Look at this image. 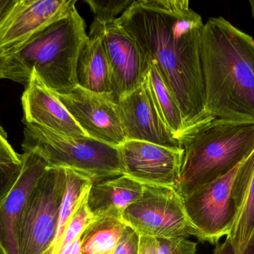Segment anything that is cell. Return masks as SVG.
<instances>
[{
    "mask_svg": "<svg viewBox=\"0 0 254 254\" xmlns=\"http://www.w3.org/2000/svg\"><path fill=\"white\" fill-rule=\"evenodd\" d=\"M196 246L185 238L140 235L139 254H195Z\"/></svg>",
    "mask_w": 254,
    "mask_h": 254,
    "instance_id": "7402d4cb",
    "label": "cell"
},
{
    "mask_svg": "<svg viewBox=\"0 0 254 254\" xmlns=\"http://www.w3.org/2000/svg\"><path fill=\"white\" fill-rule=\"evenodd\" d=\"M59 254H81V237L61 249Z\"/></svg>",
    "mask_w": 254,
    "mask_h": 254,
    "instance_id": "f546056e",
    "label": "cell"
},
{
    "mask_svg": "<svg viewBox=\"0 0 254 254\" xmlns=\"http://www.w3.org/2000/svg\"><path fill=\"white\" fill-rule=\"evenodd\" d=\"M20 155L15 152L7 141V134L0 125V165L20 164Z\"/></svg>",
    "mask_w": 254,
    "mask_h": 254,
    "instance_id": "83f0119b",
    "label": "cell"
},
{
    "mask_svg": "<svg viewBox=\"0 0 254 254\" xmlns=\"http://www.w3.org/2000/svg\"><path fill=\"white\" fill-rule=\"evenodd\" d=\"M115 22L156 67L179 104L185 131L213 119L206 109L201 63L204 24L189 1L137 0Z\"/></svg>",
    "mask_w": 254,
    "mask_h": 254,
    "instance_id": "6da1fadb",
    "label": "cell"
},
{
    "mask_svg": "<svg viewBox=\"0 0 254 254\" xmlns=\"http://www.w3.org/2000/svg\"><path fill=\"white\" fill-rule=\"evenodd\" d=\"M87 197L88 193L80 203L78 208L68 223L61 242L60 251L67 245L81 237L88 226L95 220V216L91 212L88 206Z\"/></svg>",
    "mask_w": 254,
    "mask_h": 254,
    "instance_id": "cb8c5ba5",
    "label": "cell"
},
{
    "mask_svg": "<svg viewBox=\"0 0 254 254\" xmlns=\"http://www.w3.org/2000/svg\"><path fill=\"white\" fill-rule=\"evenodd\" d=\"M87 38L86 23L75 6L11 55L30 76L35 72L50 90L67 94L78 85L77 59Z\"/></svg>",
    "mask_w": 254,
    "mask_h": 254,
    "instance_id": "277c9868",
    "label": "cell"
},
{
    "mask_svg": "<svg viewBox=\"0 0 254 254\" xmlns=\"http://www.w3.org/2000/svg\"><path fill=\"white\" fill-rule=\"evenodd\" d=\"M213 254H236L234 248L228 240L223 243H217ZM242 254H254V233Z\"/></svg>",
    "mask_w": 254,
    "mask_h": 254,
    "instance_id": "f1b7e54d",
    "label": "cell"
},
{
    "mask_svg": "<svg viewBox=\"0 0 254 254\" xmlns=\"http://www.w3.org/2000/svg\"><path fill=\"white\" fill-rule=\"evenodd\" d=\"M22 168L13 188L0 204V254H19L18 228L31 191L49 166L31 152L20 155Z\"/></svg>",
    "mask_w": 254,
    "mask_h": 254,
    "instance_id": "5bb4252c",
    "label": "cell"
},
{
    "mask_svg": "<svg viewBox=\"0 0 254 254\" xmlns=\"http://www.w3.org/2000/svg\"><path fill=\"white\" fill-rule=\"evenodd\" d=\"M76 0H13L0 18V55H13L34 35L66 16Z\"/></svg>",
    "mask_w": 254,
    "mask_h": 254,
    "instance_id": "9c48e42d",
    "label": "cell"
},
{
    "mask_svg": "<svg viewBox=\"0 0 254 254\" xmlns=\"http://www.w3.org/2000/svg\"><path fill=\"white\" fill-rule=\"evenodd\" d=\"M13 0H0V18L10 7Z\"/></svg>",
    "mask_w": 254,
    "mask_h": 254,
    "instance_id": "4dcf8cb0",
    "label": "cell"
},
{
    "mask_svg": "<svg viewBox=\"0 0 254 254\" xmlns=\"http://www.w3.org/2000/svg\"><path fill=\"white\" fill-rule=\"evenodd\" d=\"M206 109L210 117L254 124V40L222 16L201 34Z\"/></svg>",
    "mask_w": 254,
    "mask_h": 254,
    "instance_id": "7a4b0ae2",
    "label": "cell"
},
{
    "mask_svg": "<svg viewBox=\"0 0 254 254\" xmlns=\"http://www.w3.org/2000/svg\"><path fill=\"white\" fill-rule=\"evenodd\" d=\"M117 104L127 140L182 149L157 110L146 82L119 98Z\"/></svg>",
    "mask_w": 254,
    "mask_h": 254,
    "instance_id": "4fadbf2b",
    "label": "cell"
},
{
    "mask_svg": "<svg viewBox=\"0 0 254 254\" xmlns=\"http://www.w3.org/2000/svg\"><path fill=\"white\" fill-rule=\"evenodd\" d=\"M20 164L0 165V204L10 192L20 174Z\"/></svg>",
    "mask_w": 254,
    "mask_h": 254,
    "instance_id": "484cf974",
    "label": "cell"
},
{
    "mask_svg": "<svg viewBox=\"0 0 254 254\" xmlns=\"http://www.w3.org/2000/svg\"><path fill=\"white\" fill-rule=\"evenodd\" d=\"M66 169L49 167L31 191L18 228L19 254H52Z\"/></svg>",
    "mask_w": 254,
    "mask_h": 254,
    "instance_id": "52a82bcc",
    "label": "cell"
},
{
    "mask_svg": "<svg viewBox=\"0 0 254 254\" xmlns=\"http://www.w3.org/2000/svg\"><path fill=\"white\" fill-rule=\"evenodd\" d=\"M21 101L24 124L40 125L67 137H88L55 92L42 82L35 72H31Z\"/></svg>",
    "mask_w": 254,
    "mask_h": 254,
    "instance_id": "9a60e30c",
    "label": "cell"
},
{
    "mask_svg": "<svg viewBox=\"0 0 254 254\" xmlns=\"http://www.w3.org/2000/svg\"><path fill=\"white\" fill-rule=\"evenodd\" d=\"M126 225L119 216L104 215L95 218L82 235L81 254L113 252Z\"/></svg>",
    "mask_w": 254,
    "mask_h": 254,
    "instance_id": "d6986e66",
    "label": "cell"
},
{
    "mask_svg": "<svg viewBox=\"0 0 254 254\" xmlns=\"http://www.w3.org/2000/svg\"><path fill=\"white\" fill-rule=\"evenodd\" d=\"M79 86L98 93L114 92L113 76L101 36L89 37L83 43L77 64Z\"/></svg>",
    "mask_w": 254,
    "mask_h": 254,
    "instance_id": "e0dca14e",
    "label": "cell"
},
{
    "mask_svg": "<svg viewBox=\"0 0 254 254\" xmlns=\"http://www.w3.org/2000/svg\"><path fill=\"white\" fill-rule=\"evenodd\" d=\"M113 252H106V253L102 254H113Z\"/></svg>",
    "mask_w": 254,
    "mask_h": 254,
    "instance_id": "d6a6232c",
    "label": "cell"
},
{
    "mask_svg": "<svg viewBox=\"0 0 254 254\" xmlns=\"http://www.w3.org/2000/svg\"><path fill=\"white\" fill-rule=\"evenodd\" d=\"M122 218L140 236L199 238L187 214L183 197L174 188L143 184L140 198L127 207Z\"/></svg>",
    "mask_w": 254,
    "mask_h": 254,
    "instance_id": "ba28073f",
    "label": "cell"
},
{
    "mask_svg": "<svg viewBox=\"0 0 254 254\" xmlns=\"http://www.w3.org/2000/svg\"><path fill=\"white\" fill-rule=\"evenodd\" d=\"M101 36L113 76L116 101L144 82L148 61L135 40L116 22L89 34Z\"/></svg>",
    "mask_w": 254,
    "mask_h": 254,
    "instance_id": "7c38bea8",
    "label": "cell"
},
{
    "mask_svg": "<svg viewBox=\"0 0 254 254\" xmlns=\"http://www.w3.org/2000/svg\"><path fill=\"white\" fill-rule=\"evenodd\" d=\"M254 173V151L228 174L210 182L184 198L198 240L217 244L228 236L241 212Z\"/></svg>",
    "mask_w": 254,
    "mask_h": 254,
    "instance_id": "8992f818",
    "label": "cell"
},
{
    "mask_svg": "<svg viewBox=\"0 0 254 254\" xmlns=\"http://www.w3.org/2000/svg\"><path fill=\"white\" fill-rule=\"evenodd\" d=\"M143 192V184L123 175L92 183L88 192V206L96 217L104 215L122 217L130 204Z\"/></svg>",
    "mask_w": 254,
    "mask_h": 254,
    "instance_id": "2e32d148",
    "label": "cell"
},
{
    "mask_svg": "<svg viewBox=\"0 0 254 254\" xmlns=\"http://www.w3.org/2000/svg\"><path fill=\"white\" fill-rule=\"evenodd\" d=\"M119 149L125 175L142 184L167 186L177 190L183 149L138 140H126Z\"/></svg>",
    "mask_w": 254,
    "mask_h": 254,
    "instance_id": "8fae6325",
    "label": "cell"
},
{
    "mask_svg": "<svg viewBox=\"0 0 254 254\" xmlns=\"http://www.w3.org/2000/svg\"><path fill=\"white\" fill-rule=\"evenodd\" d=\"M144 82L163 121L178 140L185 131L182 111L177 101L166 86L156 67L149 61H148Z\"/></svg>",
    "mask_w": 254,
    "mask_h": 254,
    "instance_id": "ac0fdd59",
    "label": "cell"
},
{
    "mask_svg": "<svg viewBox=\"0 0 254 254\" xmlns=\"http://www.w3.org/2000/svg\"><path fill=\"white\" fill-rule=\"evenodd\" d=\"M249 3H250L251 7H252V16H253L254 19V0H251Z\"/></svg>",
    "mask_w": 254,
    "mask_h": 254,
    "instance_id": "1f68e13d",
    "label": "cell"
},
{
    "mask_svg": "<svg viewBox=\"0 0 254 254\" xmlns=\"http://www.w3.org/2000/svg\"><path fill=\"white\" fill-rule=\"evenodd\" d=\"M134 0H86L93 13V22L90 27L89 34L95 33L101 28L113 23L119 14L132 4Z\"/></svg>",
    "mask_w": 254,
    "mask_h": 254,
    "instance_id": "603a6c76",
    "label": "cell"
},
{
    "mask_svg": "<svg viewBox=\"0 0 254 254\" xmlns=\"http://www.w3.org/2000/svg\"><path fill=\"white\" fill-rule=\"evenodd\" d=\"M30 77L13 55H0V79H9L25 86Z\"/></svg>",
    "mask_w": 254,
    "mask_h": 254,
    "instance_id": "d4e9b609",
    "label": "cell"
},
{
    "mask_svg": "<svg viewBox=\"0 0 254 254\" xmlns=\"http://www.w3.org/2000/svg\"><path fill=\"white\" fill-rule=\"evenodd\" d=\"M25 125L22 151L38 155L49 167L73 170L92 183L125 174L119 147L89 137H67L40 125Z\"/></svg>",
    "mask_w": 254,
    "mask_h": 254,
    "instance_id": "5b68a950",
    "label": "cell"
},
{
    "mask_svg": "<svg viewBox=\"0 0 254 254\" xmlns=\"http://www.w3.org/2000/svg\"><path fill=\"white\" fill-rule=\"evenodd\" d=\"M66 185L60 208L58 230L52 254H59L67 226L92 184L90 179L73 170L66 169Z\"/></svg>",
    "mask_w": 254,
    "mask_h": 254,
    "instance_id": "ffe728a7",
    "label": "cell"
},
{
    "mask_svg": "<svg viewBox=\"0 0 254 254\" xmlns=\"http://www.w3.org/2000/svg\"><path fill=\"white\" fill-rule=\"evenodd\" d=\"M184 150L177 192L186 198L232 171L254 151V124L213 119L178 139Z\"/></svg>",
    "mask_w": 254,
    "mask_h": 254,
    "instance_id": "3957f363",
    "label": "cell"
},
{
    "mask_svg": "<svg viewBox=\"0 0 254 254\" xmlns=\"http://www.w3.org/2000/svg\"><path fill=\"white\" fill-rule=\"evenodd\" d=\"M254 233V173L241 212L227 240L231 243L236 254H242Z\"/></svg>",
    "mask_w": 254,
    "mask_h": 254,
    "instance_id": "44dd1931",
    "label": "cell"
},
{
    "mask_svg": "<svg viewBox=\"0 0 254 254\" xmlns=\"http://www.w3.org/2000/svg\"><path fill=\"white\" fill-rule=\"evenodd\" d=\"M55 94L88 137L115 147L126 141L113 93H98L77 85L68 93Z\"/></svg>",
    "mask_w": 254,
    "mask_h": 254,
    "instance_id": "30bf717a",
    "label": "cell"
},
{
    "mask_svg": "<svg viewBox=\"0 0 254 254\" xmlns=\"http://www.w3.org/2000/svg\"><path fill=\"white\" fill-rule=\"evenodd\" d=\"M140 235L126 225L113 254H139Z\"/></svg>",
    "mask_w": 254,
    "mask_h": 254,
    "instance_id": "4316f807",
    "label": "cell"
}]
</instances>
